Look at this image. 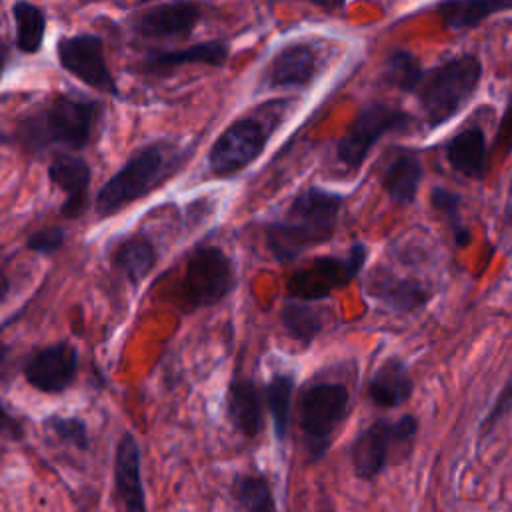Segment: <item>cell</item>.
Returning a JSON list of instances; mask_svg holds the SVG:
<instances>
[{
  "instance_id": "6da1fadb",
  "label": "cell",
  "mask_w": 512,
  "mask_h": 512,
  "mask_svg": "<svg viewBox=\"0 0 512 512\" xmlns=\"http://www.w3.org/2000/svg\"><path fill=\"white\" fill-rule=\"evenodd\" d=\"M342 196L310 186L288 206L282 220L268 224L266 240L278 262L296 260L304 250L328 242L338 224Z\"/></svg>"
},
{
  "instance_id": "7a4b0ae2",
  "label": "cell",
  "mask_w": 512,
  "mask_h": 512,
  "mask_svg": "<svg viewBox=\"0 0 512 512\" xmlns=\"http://www.w3.org/2000/svg\"><path fill=\"white\" fill-rule=\"evenodd\" d=\"M96 106L86 100L56 96L44 108L30 112L18 122L14 136L32 152L52 144L80 148L90 140Z\"/></svg>"
},
{
  "instance_id": "3957f363",
  "label": "cell",
  "mask_w": 512,
  "mask_h": 512,
  "mask_svg": "<svg viewBox=\"0 0 512 512\" xmlns=\"http://www.w3.org/2000/svg\"><path fill=\"white\" fill-rule=\"evenodd\" d=\"M418 420L404 414L398 420H376L364 428L350 446L352 470L360 480H374L390 464H398L410 454Z\"/></svg>"
},
{
  "instance_id": "277c9868",
  "label": "cell",
  "mask_w": 512,
  "mask_h": 512,
  "mask_svg": "<svg viewBox=\"0 0 512 512\" xmlns=\"http://www.w3.org/2000/svg\"><path fill=\"white\" fill-rule=\"evenodd\" d=\"M172 162L174 154L162 144L142 148L98 190L96 212L110 216L142 198L170 174Z\"/></svg>"
},
{
  "instance_id": "5b68a950",
  "label": "cell",
  "mask_w": 512,
  "mask_h": 512,
  "mask_svg": "<svg viewBox=\"0 0 512 512\" xmlns=\"http://www.w3.org/2000/svg\"><path fill=\"white\" fill-rule=\"evenodd\" d=\"M482 66L474 56L454 58L434 68L420 84V104L430 126L458 114L478 88Z\"/></svg>"
},
{
  "instance_id": "8992f818",
  "label": "cell",
  "mask_w": 512,
  "mask_h": 512,
  "mask_svg": "<svg viewBox=\"0 0 512 512\" xmlns=\"http://www.w3.org/2000/svg\"><path fill=\"white\" fill-rule=\"evenodd\" d=\"M350 392L340 382H314L298 398V426L312 462L320 460L330 438L348 414Z\"/></svg>"
},
{
  "instance_id": "52a82bcc",
  "label": "cell",
  "mask_w": 512,
  "mask_h": 512,
  "mask_svg": "<svg viewBox=\"0 0 512 512\" xmlns=\"http://www.w3.org/2000/svg\"><path fill=\"white\" fill-rule=\"evenodd\" d=\"M236 284L232 260L218 246H200L186 262L180 298L192 310L218 304Z\"/></svg>"
},
{
  "instance_id": "ba28073f",
  "label": "cell",
  "mask_w": 512,
  "mask_h": 512,
  "mask_svg": "<svg viewBox=\"0 0 512 512\" xmlns=\"http://www.w3.org/2000/svg\"><path fill=\"white\" fill-rule=\"evenodd\" d=\"M368 258V248L360 242L352 244L346 256H320L308 266L292 272L286 282L290 298L296 300H320L330 296L332 290L350 284L364 268Z\"/></svg>"
},
{
  "instance_id": "9c48e42d",
  "label": "cell",
  "mask_w": 512,
  "mask_h": 512,
  "mask_svg": "<svg viewBox=\"0 0 512 512\" xmlns=\"http://www.w3.org/2000/svg\"><path fill=\"white\" fill-rule=\"evenodd\" d=\"M410 124V116L388 104H368L352 120L346 134L336 146L338 160L346 168H358L372 146L388 132L402 130Z\"/></svg>"
},
{
  "instance_id": "30bf717a",
  "label": "cell",
  "mask_w": 512,
  "mask_h": 512,
  "mask_svg": "<svg viewBox=\"0 0 512 512\" xmlns=\"http://www.w3.org/2000/svg\"><path fill=\"white\" fill-rule=\"evenodd\" d=\"M266 142L262 126L254 118H242L230 124L210 150V168L218 176H230L246 168L260 156Z\"/></svg>"
},
{
  "instance_id": "8fae6325",
  "label": "cell",
  "mask_w": 512,
  "mask_h": 512,
  "mask_svg": "<svg viewBox=\"0 0 512 512\" xmlns=\"http://www.w3.org/2000/svg\"><path fill=\"white\" fill-rule=\"evenodd\" d=\"M58 60L64 70L80 78L88 86L106 92L118 94L112 72L106 66L102 42L94 34H78L62 38L58 42Z\"/></svg>"
},
{
  "instance_id": "7c38bea8",
  "label": "cell",
  "mask_w": 512,
  "mask_h": 512,
  "mask_svg": "<svg viewBox=\"0 0 512 512\" xmlns=\"http://www.w3.org/2000/svg\"><path fill=\"white\" fill-rule=\"evenodd\" d=\"M26 382L46 394L64 392L78 372V350L70 342H56L36 350L22 366Z\"/></svg>"
},
{
  "instance_id": "4fadbf2b",
  "label": "cell",
  "mask_w": 512,
  "mask_h": 512,
  "mask_svg": "<svg viewBox=\"0 0 512 512\" xmlns=\"http://www.w3.org/2000/svg\"><path fill=\"white\" fill-rule=\"evenodd\" d=\"M114 484L126 512H148L142 484V452L132 432H124L116 446Z\"/></svg>"
},
{
  "instance_id": "5bb4252c",
  "label": "cell",
  "mask_w": 512,
  "mask_h": 512,
  "mask_svg": "<svg viewBox=\"0 0 512 512\" xmlns=\"http://www.w3.org/2000/svg\"><path fill=\"white\" fill-rule=\"evenodd\" d=\"M366 280V294L392 312H412L430 300V290L418 280L400 278L388 270H372Z\"/></svg>"
},
{
  "instance_id": "9a60e30c",
  "label": "cell",
  "mask_w": 512,
  "mask_h": 512,
  "mask_svg": "<svg viewBox=\"0 0 512 512\" xmlns=\"http://www.w3.org/2000/svg\"><path fill=\"white\" fill-rule=\"evenodd\" d=\"M264 404L266 392L254 380H232L226 396V416L236 432L246 438L260 434L264 428Z\"/></svg>"
},
{
  "instance_id": "2e32d148",
  "label": "cell",
  "mask_w": 512,
  "mask_h": 512,
  "mask_svg": "<svg viewBox=\"0 0 512 512\" xmlns=\"http://www.w3.org/2000/svg\"><path fill=\"white\" fill-rule=\"evenodd\" d=\"M48 178L66 192V200L62 204V214L66 218H78L88 202V184H90V168L88 164L70 154L56 156L48 166Z\"/></svg>"
},
{
  "instance_id": "e0dca14e",
  "label": "cell",
  "mask_w": 512,
  "mask_h": 512,
  "mask_svg": "<svg viewBox=\"0 0 512 512\" xmlns=\"http://www.w3.org/2000/svg\"><path fill=\"white\" fill-rule=\"evenodd\" d=\"M200 20V10L192 2H168L144 12L136 30L146 38L186 36Z\"/></svg>"
},
{
  "instance_id": "ac0fdd59",
  "label": "cell",
  "mask_w": 512,
  "mask_h": 512,
  "mask_svg": "<svg viewBox=\"0 0 512 512\" xmlns=\"http://www.w3.org/2000/svg\"><path fill=\"white\" fill-rule=\"evenodd\" d=\"M316 74V56L306 44H292L282 48L264 72V86L286 88L306 86Z\"/></svg>"
},
{
  "instance_id": "d6986e66",
  "label": "cell",
  "mask_w": 512,
  "mask_h": 512,
  "mask_svg": "<svg viewBox=\"0 0 512 512\" xmlns=\"http://www.w3.org/2000/svg\"><path fill=\"white\" fill-rule=\"evenodd\" d=\"M414 390L410 370L402 358L384 360L368 380V398L382 408L404 404Z\"/></svg>"
},
{
  "instance_id": "ffe728a7",
  "label": "cell",
  "mask_w": 512,
  "mask_h": 512,
  "mask_svg": "<svg viewBox=\"0 0 512 512\" xmlns=\"http://www.w3.org/2000/svg\"><path fill=\"white\" fill-rule=\"evenodd\" d=\"M422 182V164L416 154L402 150L392 162L386 166L382 174V186L390 200L400 206H408L414 202L418 186Z\"/></svg>"
},
{
  "instance_id": "44dd1931",
  "label": "cell",
  "mask_w": 512,
  "mask_h": 512,
  "mask_svg": "<svg viewBox=\"0 0 512 512\" xmlns=\"http://www.w3.org/2000/svg\"><path fill=\"white\" fill-rule=\"evenodd\" d=\"M446 156L450 166L468 176V178H480L486 172V138L484 132L476 126L462 130L456 134L448 146Z\"/></svg>"
},
{
  "instance_id": "7402d4cb",
  "label": "cell",
  "mask_w": 512,
  "mask_h": 512,
  "mask_svg": "<svg viewBox=\"0 0 512 512\" xmlns=\"http://www.w3.org/2000/svg\"><path fill=\"white\" fill-rule=\"evenodd\" d=\"M228 58V44L222 40H210V42H198L190 48L184 50H174V52H156L150 54L144 60L146 70H166V68H174L180 64H210V66H222Z\"/></svg>"
},
{
  "instance_id": "603a6c76",
  "label": "cell",
  "mask_w": 512,
  "mask_h": 512,
  "mask_svg": "<svg viewBox=\"0 0 512 512\" xmlns=\"http://www.w3.org/2000/svg\"><path fill=\"white\" fill-rule=\"evenodd\" d=\"M504 10H512V0H444L438 6L440 18L450 30L476 26Z\"/></svg>"
},
{
  "instance_id": "cb8c5ba5",
  "label": "cell",
  "mask_w": 512,
  "mask_h": 512,
  "mask_svg": "<svg viewBox=\"0 0 512 512\" xmlns=\"http://www.w3.org/2000/svg\"><path fill=\"white\" fill-rule=\"evenodd\" d=\"M328 310L316 308L306 300H288L282 306V324L290 338L310 344L326 326V314Z\"/></svg>"
},
{
  "instance_id": "d4e9b609",
  "label": "cell",
  "mask_w": 512,
  "mask_h": 512,
  "mask_svg": "<svg viewBox=\"0 0 512 512\" xmlns=\"http://www.w3.org/2000/svg\"><path fill=\"white\" fill-rule=\"evenodd\" d=\"M112 264L132 282L144 280L156 264V248L144 236H134L126 240L114 254Z\"/></svg>"
},
{
  "instance_id": "484cf974",
  "label": "cell",
  "mask_w": 512,
  "mask_h": 512,
  "mask_svg": "<svg viewBox=\"0 0 512 512\" xmlns=\"http://www.w3.org/2000/svg\"><path fill=\"white\" fill-rule=\"evenodd\" d=\"M266 392V408L272 418V430L278 442H284L288 434L290 406L294 394V376L292 374H274L264 388Z\"/></svg>"
},
{
  "instance_id": "4316f807",
  "label": "cell",
  "mask_w": 512,
  "mask_h": 512,
  "mask_svg": "<svg viewBox=\"0 0 512 512\" xmlns=\"http://www.w3.org/2000/svg\"><path fill=\"white\" fill-rule=\"evenodd\" d=\"M232 494L242 512H276L272 488L260 474H238Z\"/></svg>"
},
{
  "instance_id": "83f0119b",
  "label": "cell",
  "mask_w": 512,
  "mask_h": 512,
  "mask_svg": "<svg viewBox=\"0 0 512 512\" xmlns=\"http://www.w3.org/2000/svg\"><path fill=\"white\" fill-rule=\"evenodd\" d=\"M12 14H14V22H16L18 48L22 52H36L42 44L44 28H46L42 10L26 0H18L12 6Z\"/></svg>"
},
{
  "instance_id": "f1b7e54d",
  "label": "cell",
  "mask_w": 512,
  "mask_h": 512,
  "mask_svg": "<svg viewBox=\"0 0 512 512\" xmlns=\"http://www.w3.org/2000/svg\"><path fill=\"white\" fill-rule=\"evenodd\" d=\"M384 78L394 84L396 88L410 92L416 86L422 84L424 74L420 68V62L406 50H394L388 58H386V66H384Z\"/></svg>"
},
{
  "instance_id": "f546056e",
  "label": "cell",
  "mask_w": 512,
  "mask_h": 512,
  "mask_svg": "<svg viewBox=\"0 0 512 512\" xmlns=\"http://www.w3.org/2000/svg\"><path fill=\"white\" fill-rule=\"evenodd\" d=\"M430 202L450 224L456 244L466 246L470 242V232L462 226V220H460V196L446 188H434L430 194Z\"/></svg>"
},
{
  "instance_id": "4dcf8cb0",
  "label": "cell",
  "mask_w": 512,
  "mask_h": 512,
  "mask_svg": "<svg viewBox=\"0 0 512 512\" xmlns=\"http://www.w3.org/2000/svg\"><path fill=\"white\" fill-rule=\"evenodd\" d=\"M46 424L50 426V430L62 440L68 442L80 450H86L90 444V436H88V426L82 418L70 416V418H62V416H52L46 420Z\"/></svg>"
},
{
  "instance_id": "1f68e13d",
  "label": "cell",
  "mask_w": 512,
  "mask_h": 512,
  "mask_svg": "<svg viewBox=\"0 0 512 512\" xmlns=\"http://www.w3.org/2000/svg\"><path fill=\"white\" fill-rule=\"evenodd\" d=\"M64 240H66V234L60 226L42 228V230H36L28 236L26 248L32 250V252H38V254H52V252L62 248Z\"/></svg>"
},
{
  "instance_id": "d6a6232c",
  "label": "cell",
  "mask_w": 512,
  "mask_h": 512,
  "mask_svg": "<svg viewBox=\"0 0 512 512\" xmlns=\"http://www.w3.org/2000/svg\"><path fill=\"white\" fill-rule=\"evenodd\" d=\"M510 410H512V382L506 384V386L500 390L496 402L492 404L488 416H486L484 422H482V432L490 430V428H492L502 416H506Z\"/></svg>"
},
{
  "instance_id": "836d02e7",
  "label": "cell",
  "mask_w": 512,
  "mask_h": 512,
  "mask_svg": "<svg viewBox=\"0 0 512 512\" xmlns=\"http://www.w3.org/2000/svg\"><path fill=\"white\" fill-rule=\"evenodd\" d=\"M502 138H504V142H506V144H510V142H512V100H510V104H508V108H506V112H504L502 124H500L498 140L502 142Z\"/></svg>"
},
{
  "instance_id": "e575fe53",
  "label": "cell",
  "mask_w": 512,
  "mask_h": 512,
  "mask_svg": "<svg viewBox=\"0 0 512 512\" xmlns=\"http://www.w3.org/2000/svg\"><path fill=\"white\" fill-rule=\"evenodd\" d=\"M318 6H324V8H342L344 6V0H310Z\"/></svg>"
},
{
  "instance_id": "d590c367",
  "label": "cell",
  "mask_w": 512,
  "mask_h": 512,
  "mask_svg": "<svg viewBox=\"0 0 512 512\" xmlns=\"http://www.w3.org/2000/svg\"><path fill=\"white\" fill-rule=\"evenodd\" d=\"M508 224L512 226V184H510V196H508Z\"/></svg>"
}]
</instances>
